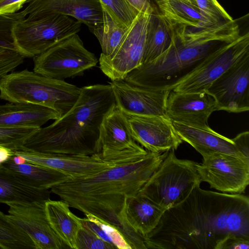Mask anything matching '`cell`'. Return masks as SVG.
I'll list each match as a JSON object with an SVG mask.
<instances>
[{
  "label": "cell",
  "instance_id": "1",
  "mask_svg": "<svg viewBox=\"0 0 249 249\" xmlns=\"http://www.w3.org/2000/svg\"><path fill=\"white\" fill-rule=\"evenodd\" d=\"M249 238V198L196 185L144 237L147 249H215L228 234Z\"/></svg>",
  "mask_w": 249,
  "mask_h": 249
},
{
  "label": "cell",
  "instance_id": "2",
  "mask_svg": "<svg viewBox=\"0 0 249 249\" xmlns=\"http://www.w3.org/2000/svg\"><path fill=\"white\" fill-rule=\"evenodd\" d=\"M168 152H148L139 160L117 164L94 176L70 178L53 186L50 192L70 207L116 227L132 249H146L144 237L124 222V211L127 199L141 191Z\"/></svg>",
  "mask_w": 249,
  "mask_h": 249
},
{
  "label": "cell",
  "instance_id": "3",
  "mask_svg": "<svg viewBox=\"0 0 249 249\" xmlns=\"http://www.w3.org/2000/svg\"><path fill=\"white\" fill-rule=\"evenodd\" d=\"M116 106L110 84L81 88L71 109L48 126L38 128L19 150L87 156L94 154L102 122Z\"/></svg>",
  "mask_w": 249,
  "mask_h": 249
},
{
  "label": "cell",
  "instance_id": "4",
  "mask_svg": "<svg viewBox=\"0 0 249 249\" xmlns=\"http://www.w3.org/2000/svg\"><path fill=\"white\" fill-rule=\"evenodd\" d=\"M232 20L213 26L173 36L170 47L155 59L129 72L126 82L153 89L171 90L209 56L239 36Z\"/></svg>",
  "mask_w": 249,
  "mask_h": 249
},
{
  "label": "cell",
  "instance_id": "5",
  "mask_svg": "<svg viewBox=\"0 0 249 249\" xmlns=\"http://www.w3.org/2000/svg\"><path fill=\"white\" fill-rule=\"evenodd\" d=\"M81 88L25 69L11 72L0 80V98L10 103L40 105L57 111L60 117L74 105Z\"/></svg>",
  "mask_w": 249,
  "mask_h": 249
},
{
  "label": "cell",
  "instance_id": "6",
  "mask_svg": "<svg viewBox=\"0 0 249 249\" xmlns=\"http://www.w3.org/2000/svg\"><path fill=\"white\" fill-rule=\"evenodd\" d=\"M81 23L57 13L28 16L16 21L11 29L14 49L25 57H34L78 33Z\"/></svg>",
  "mask_w": 249,
  "mask_h": 249
},
{
  "label": "cell",
  "instance_id": "7",
  "mask_svg": "<svg viewBox=\"0 0 249 249\" xmlns=\"http://www.w3.org/2000/svg\"><path fill=\"white\" fill-rule=\"evenodd\" d=\"M170 150L139 193L165 211L184 200L201 182L196 162L178 159Z\"/></svg>",
  "mask_w": 249,
  "mask_h": 249
},
{
  "label": "cell",
  "instance_id": "8",
  "mask_svg": "<svg viewBox=\"0 0 249 249\" xmlns=\"http://www.w3.org/2000/svg\"><path fill=\"white\" fill-rule=\"evenodd\" d=\"M96 56L84 47L77 34L59 42L34 57L33 71L50 78L63 80L80 76L95 67Z\"/></svg>",
  "mask_w": 249,
  "mask_h": 249
},
{
  "label": "cell",
  "instance_id": "9",
  "mask_svg": "<svg viewBox=\"0 0 249 249\" xmlns=\"http://www.w3.org/2000/svg\"><path fill=\"white\" fill-rule=\"evenodd\" d=\"M148 152L134 140L126 115L115 106L102 122L94 154L103 160L122 163L139 160Z\"/></svg>",
  "mask_w": 249,
  "mask_h": 249
},
{
  "label": "cell",
  "instance_id": "10",
  "mask_svg": "<svg viewBox=\"0 0 249 249\" xmlns=\"http://www.w3.org/2000/svg\"><path fill=\"white\" fill-rule=\"evenodd\" d=\"M249 54V32L240 35L206 58L193 71L174 85L178 92L206 91L212 83L231 66Z\"/></svg>",
  "mask_w": 249,
  "mask_h": 249
},
{
  "label": "cell",
  "instance_id": "11",
  "mask_svg": "<svg viewBox=\"0 0 249 249\" xmlns=\"http://www.w3.org/2000/svg\"><path fill=\"white\" fill-rule=\"evenodd\" d=\"M149 16L139 13L116 51L110 56L101 54L100 69L111 81L124 79L142 65Z\"/></svg>",
  "mask_w": 249,
  "mask_h": 249
},
{
  "label": "cell",
  "instance_id": "12",
  "mask_svg": "<svg viewBox=\"0 0 249 249\" xmlns=\"http://www.w3.org/2000/svg\"><path fill=\"white\" fill-rule=\"evenodd\" d=\"M196 167L201 182L223 193L242 194L249 184V162L234 156L213 154Z\"/></svg>",
  "mask_w": 249,
  "mask_h": 249
},
{
  "label": "cell",
  "instance_id": "13",
  "mask_svg": "<svg viewBox=\"0 0 249 249\" xmlns=\"http://www.w3.org/2000/svg\"><path fill=\"white\" fill-rule=\"evenodd\" d=\"M249 54L231 66L206 90L215 99L217 110L240 113L249 110Z\"/></svg>",
  "mask_w": 249,
  "mask_h": 249
},
{
  "label": "cell",
  "instance_id": "14",
  "mask_svg": "<svg viewBox=\"0 0 249 249\" xmlns=\"http://www.w3.org/2000/svg\"><path fill=\"white\" fill-rule=\"evenodd\" d=\"M126 116L132 137L149 152L162 153L176 150L183 142L166 114Z\"/></svg>",
  "mask_w": 249,
  "mask_h": 249
},
{
  "label": "cell",
  "instance_id": "15",
  "mask_svg": "<svg viewBox=\"0 0 249 249\" xmlns=\"http://www.w3.org/2000/svg\"><path fill=\"white\" fill-rule=\"evenodd\" d=\"M116 107L128 115L150 116L166 114L168 90L153 89L136 86L124 79L109 83Z\"/></svg>",
  "mask_w": 249,
  "mask_h": 249
},
{
  "label": "cell",
  "instance_id": "16",
  "mask_svg": "<svg viewBox=\"0 0 249 249\" xmlns=\"http://www.w3.org/2000/svg\"><path fill=\"white\" fill-rule=\"evenodd\" d=\"M45 202L7 203L8 216L29 236L36 249H61L64 244L49 222Z\"/></svg>",
  "mask_w": 249,
  "mask_h": 249
},
{
  "label": "cell",
  "instance_id": "17",
  "mask_svg": "<svg viewBox=\"0 0 249 249\" xmlns=\"http://www.w3.org/2000/svg\"><path fill=\"white\" fill-rule=\"evenodd\" d=\"M14 156L23 157L27 162L59 171L71 179L89 177L119 163L106 161L96 155L81 156L13 151Z\"/></svg>",
  "mask_w": 249,
  "mask_h": 249
},
{
  "label": "cell",
  "instance_id": "18",
  "mask_svg": "<svg viewBox=\"0 0 249 249\" xmlns=\"http://www.w3.org/2000/svg\"><path fill=\"white\" fill-rule=\"evenodd\" d=\"M217 110L214 98L207 91L178 92L171 90L166 114L172 121L193 127L207 129L208 120Z\"/></svg>",
  "mask_w": 249,
  "mask_h": 249
},
{
  "label": "cell",
  "instance_id": "19",
  "mask_svg": "<svg viewBox=\"0 0 249 249\" xmlns=\"http://www.w3.org/2000/svg\"><path fill=\"white\" fill-rule=\"evenodd\" d=\"M19 12L27 16L57 13L71 17L86 25L92 33L103 21V9L99 0H29Z\"/></svg>",
  "mask_w": 249,
  "mask_h": 249
},
{
  "label": "cell",
  "instance_id": "20",
  "mask_svg": "<svg viewBox=\"0 0 249 249\" xmlns=\"http://www.w3.org/2000/svg\"><path fill=\"white\" fill-rule=\"evenodd\" d=\"M175 129L180 139L194 147L203 158L215 154L231 155L249 162L237 150L231 139L213 130L193 127L173 122Z\"/></svg>",
  "mask_w": 249,
  "mask_h": 249
},
{
  "label": "cell",
  "instance_id": "21",
  "mask_svg": "<svg viewBox=\"0 0 249 249\" xmlns=\"http://www.w3.org/2000/svg\"><path fill=\"white\" fill-rule=\"evenodd\" d=\"M60 117L56 110L40 105L10 103L0 105V126L40 128Z\"/></svg>",
  "mask_w": 249,
  "mask_h": 249
},
{
  "label": "cell",
  "instance_id": "22",
  "mask_svg": "<svg viewBox=\"0 0 249 249\" xmlns=\"http://www.w3.org/2000/svg\"><path fill=\"white\" fill-rule=\"evenodd\" d=\"M160 17L173 36L198 28L202 18L196 0H157Z\"/></svg>",
  "mask_w": 249,
  "mask_h": 249
},
{
  "label": "cell",
  "instance_id": "23",
  "mask_svg": "<svg viewBox=\"0 0 249 249\" xmlns=\"http://www.w3.org/2000/svg\"><path fill=\"white\" fill-rule=\"evenodd\" d=\"M50 193L33 187L20 174L0 164V203L46 201L50 199Z\"/></svg>",
  "mask_w": 249,
  "mask_h": 249
},
{
  "label": "cell",
  "instance_id": "24",
  "mask_svg": "<svg viewBox=\"0 0 249 249\" xmlns=\"http://www.w3.org/2000/svg\"><path fill=\"white\" fill-rule=\"evenodd\" d=\"M165 211L139 193L127 199L123 218L129 227L144 237L157 226Z\"/></svg>",
  "mask_w": 249,
  "mask_h": 249
},
{
  "label": "cell",
  "instance_id": "25",
  "mask_svg": "<svg viewBox=\"0 0 249 249\" xmlns=\"http://www.w3.org/2000/svg\"><path fill=\"white\" fill-rule=\"evenodd\" d=\"M47 219L52 228L63 244L77 249L78 233L82 227L81 218L74 214L65 201L52 200L45 203Z\"/></svg>",
  "mask_w": 249,
  "mask_h": 249
},
{
  "label": "cell",
  "instance_id": "26",
  "mask_svg": "<svg viewBox=\"0 0 249 249\" xmlns=\"http://www.w3.org/2000/svg\"><path fill=\"white\" fill-rule=\"evenodd\" d=\"M2 164L20 174L33 187L39 189H50L53 186L71 178L59 171L45 166L27 162L16 164L11 157Z\"/></svg>",
  "mask_w": 249,
  "mask_h": 249
},
{
  "label": "cell",
  "instance_id": "27",
  "mask_svg": "<svg viewBox=\"0 0 249 249\" xmlns=\"http://www.w3.org/2000/svg\"><path fill=\"white\" fill-rule=\"evenodd\" d=\"M173 36L169 27L159 16L150 15L142 64L161 55L170 47Z\"/></svg>",
  "mask_w": 249,
  "mask_h": 249
},
{
  "label": "cell",
  "instance_id": "28",
  "mask_svg": "<svg viewBox=\"0 0 249 249\" xmlns=\"http://www.w3.org/2000/svg\"><path fill=\"white\" fill-rule=\"evenodd\" d=\"M103 9V23L94 29L92 33L100 43L102 50L101 53L106 56H110L118 49L130 27L122 26L107 11Z\"/></svg>",
  "mask_w": 249,
  "mask_h": 249
},
{
  "label": "cell",
  "instance_id": "29",
  "mask_svg": "<svg viewBox=\"0 0 249 249\" xmlns=\"http://www.w3.org/2000/svg\"><path fill=\"white\" fill-rule=\"evenodd\" d=\"M0 248L36 249L29 236L18 225L0 211Z\"/></svg>",
  "mask_w": 249,
  "mask_h": 249
},
{
  "label": "cell",
  "instance_id": "30",
  "mask_svg": "<svg viewBox=\"0 0 249 249\" xmlns=\"http://www.w3.org/2000/svg\"><path fill=\"white\" fill-rule=\"evenodd\" d=\"M82 218L83 226L88 228L105 242L119 249H132L126 238L115 226L91 214Z\"/></svg>",
  "mask_w": 249,
  "mask_h": 249
},
{
  "label": "cell",
  "instance_id": "31",
  "mask_svg": "<svg viewBox=\"0 0 249 249\" xmlns=\"http://www.w3.org/2000/svg\"><path fill=\"white\" fill-rule=\"evenodd\" d=\"M202 20L199 29L233 20L217 0H196Z\"/></svg>",
  "mask_w": 249,
  "mask_h": 249
},
{
  "label": "cell",
  "instance_id": "32",
  "mask_svg": "<svg viewBox=\"0 0 249 249\" xmlns=\"http://www.w3.org/2000/svg\"><path fill=\"white\" fill-rule=\"evenodd\" d=\"M103 9L122 26H131L138 13L126 0H99Z\"/></svg>",
  "mask_w": 249,
  "mask_h": 249
},
{
  "label": "cell",
  "instance_id": "33",
  "mask_svg": "<svg viewBox=\"0 0 249 249\" xmlns=\"http://www.w3.org/2000/svg\"><path fill=\"white\" fill-rule=\"evenodd\" d=\"M38 128L0 126V147L12 151L19 150L26 139Z\"/></svg>",
  "mask_w": 249,
  "mask_h": 249
},
{
  "label": "cell",
  "instance_id": "34",
  "mask_svg": "<svg viewBox=\"0 0 249 249\" xmlns=\"http://www.w3.org/2000/svg\"><path fill=\"white\" fill-rule=\"evenodd\" d=\"M25 58L15 49L0 45V80L23 63Z\"/></svg>",
  "mask_w": 249,
  "mask_h": 249
},
{
  "label": "cell",
  "instance_id": "35",
  "mask_svg": "<svg viewBox=\"0 0 249 249\" xmlns=\"http://www.w3.org/2000/svg\"><path fill=\"white\" fill-rule=\"evenodd\" d=\"M115 247L99 238L88 228L82 226L77 235V249H114Z\"/></svg>",
  "mask_w": 249,
  "mask_h": 249
},
{
  "label": "cell",
  "instance_id": "36",
  "mask_svg": "<svg viewBox=\"0 0 249 249\" xmlns=\"http://www.w3.org/2000/svg\"><path fill=\"white\" fill-rule=\"evenodd\" d=\"M23 18L19 12L0 15V45L14 49L10 36L11 29L14 22Z\"/></svg>",
  "mask_w": 249,
  "mask_h": 249
},
{
  "label": "cell",
  "instance_id": "37",
  "mask_svg": "<svg viewBox=\"0 0 249 249\" xmlns=\"http://www.w3.org/2000/svg\"><path fill=\"white\" fill-rule=\"evenodd\" d=\"M249 238L234 234L227 235L216 246L215 249H249Z\"/></svg>",
  "mask_w": 249,
  "mask_h": 249
},
{
  "label": "cell",
  "instance_id": "38",
  "mask_svg": "<svg viewBox=\"0 0 249 249\" xmlns=\"http://www.w3.org/2000/svg\"><path fill=\"white\" fill-rule=\"evenodd\" d=\"M138 13L159 16L157 0H126Z\"/></svg>",
  "mask_w": 249,
  "mask_h": 249
},
{
  "label": "cell",
  "instance_id": "39",
  "mask_svg": "<svg viewBox=\"0 0 249 249\" xmlns=\"http://www.w3.org/2000/svg\"><path fill=\"white\" fill-rule=\"evenodd\" d=\"M231 140L238 151L245 158L249 160V132H241Z\"/></svg>",
  "mask_w": 249,
  "mask_h": 249
},
{
  "label": "cell",
  "instance_id": "40",
  "mask_svg": "<svg viewBox=\"0 0 249 249\" xmlns=\"http://www.w3.org/2000/svg\"><path fill=\"white\" fill-rule=\"evenodd\" d=\"M29 0H0V15L17 12Z\"/></svg>",
  "mask_w": 249,
  "mask_h": 249
},
{
  "label": "cell",
  "instance_id": "41",
  "mask_svg": "<svg viewBox=\"0 0 249 249\" xmlns=\"http://www.w3.org/2000/svg\"><path fill=\"white\" fill-rule=\"evenodd\" d=\"M14 156L13 151L4 147H0V164L7 161Z\"/></svg>",
  "mask_w": 249,
  "mask_h": 249
},
{
  "label": "cell",
  "instance_id": "42",
  "mask_svg": "<svg viewBox=\"0 0 249 249\" xmlns=\"http://www.w3.org/2000/svg\"><path fill=\"white\" fill-rule=\"evenodd\" d=\"M11 159L16 164H21L27 162L26 160L20 156H13L11 157Z\"/></svg>",
  "mask_w": 249,
  "mask_h": 249
},
{
  "label": "cell",
  "instance_id": "43",
  "mask_svg": "<svg viewBox=\"0 0 249 249\" xmlns=\"http://www.w3.org/2000/svg\"></svg>",
  "mask_w": 249,
  "mask_h": 249
}]
</instances>
